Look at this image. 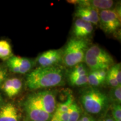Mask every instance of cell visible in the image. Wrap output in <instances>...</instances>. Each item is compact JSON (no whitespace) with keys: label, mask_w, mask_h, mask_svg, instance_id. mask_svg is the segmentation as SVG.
Instances as JSON below:
<instances>
[{"label":"cell","mask_w":121,"mask_h":121,"mask_svg":"<svg viewBox=\"0 0 121 121\" xmlns=\"http://www.w3.org/2000/svg\"><path fill=\"white\" fill-rule=\"evenodd\" d=\"M63 81V72L60 67H38L28 74L26 85L30 90H37L60 85Z\"/></svg>","instance_id":"1"},{"label":"cell","mask_w":121,"mask_h":121,"mask_svg":"<svg viewBox=\"0 0 121 121\" xmlns=\"http://www.w3.org/2000/svg\"><path fill=\"white\" fill-rule=\"evenodd\" d=\"M80 102L87 112L96 114L102 113L107 108L109 98L106 94L99 89L90 87L81 92Z\"/></svg>","instance_id":"2"},{"label":"cell","mask_w":121,"mask_h":121,"mask_svg":"<svg viewBox=\"0 0 121 121\" xmlns=\"http://www.w3.org/2000/svg\"><path fill=\"white\" fill-rule=\"evenodd\" d=\"M89 48L86 39L71 38L69 40L62 51V61L67 67H72L81 63Z\"/></svg>","instance_id":"3"},{"label":"cell","mask_w":121,"mask_h":121,"mask_svg":"<svg viewBox=\"0 0 121 121\" xmlns=\"http://www.w3.org/2000/svg\"><path fill=\"white\" fill-rule=\"evenodd\" d=\"M84 61L90 71L108 70L114 65V60L111 55L98 45H93L88 48Z\"/></svg>","instance_id":"4"},{"label":"cell","mask_w":121,"mask_h":121,"mask_svg":"<svg viewBox=\"0 0 121 121\" xmlns=\"http://www.w3.org/2000/svg\"><path fill=\"white\" fill-rule=\"evenodd\" d=\"M100 28L107 34H114L121 27V11L117 9L101 10L99 12Z\"/></svg>","instance_id":"5"},{"label":"cell","mask_w":121,"mask_h":121,"mask_svg":"<svg viewBox=\"0 0 121 121\" xmlns=\"http://www.w3.org/2000/svg\"><path fill=\"white\" fill-rule=\"evenodd\" d=\"M24 109L30 121H49L52 116L47 112L30 94L25 100Z\"/></svg>","instance_id":"6"},{"label":"cell","mask_w":121,"mask_h":121,"mask_svg":"<svg viewBox=\"0 0 121 121\" xmlns=\"http://www.w3.org/2000/svg\"><path fill=\"white\" fill-rule=\"evenodd\" d=\"M31 95L47 112L53 116L57 106L56 96L53 92L51 90L39 91Z\"/></svg>","instance_id":"7"},{"label":"cell","mask_w":121,"mask_h":121,"mask_svg":"<svg viewBox=\"0 0 121 121\" xmlns=\"http://www.w3.org/2000/svg\"><path fill=\"white\" fill-rule=\"evenodd\" d=\"M34 63L30 59L19 56H13L7 60L9 69L15 73L25 74L32 69Z\"/></svg>","instance_id":"8"},{"label":"cell","mask_w":121,"mask_h":121,"mask_svg":"<svg viewBox=\"0 0 121 121\" xmlns=\"http://www.w3.org/2000/svg\"><path fill=\"white\" fill-rule=\"evenodd\" d=\"M62 61V50L51 49L42 53L36 60L39 67L54 66Z\"/></svg>","instance_id":"9"},{"label":"cell","mask_w":121,"mask_h":121,"mask_svg":"<svg viewBox=\"0 0 121 121\" xmlns=\"http://www.w3.org/2000/svg\"><path fill=\"white\" fill-rule=\"evenodd\" d=\"M94 26L92 24L78 18L75 20L72 29L73 38L78 39H86L93 32Z\"/></svg>","instance_id":"10"},{"label":"cell","mask_w":121,"mask_h":121,"mask_svg":"<svg viewBox=\"0 0 121 121\" xmlns=\"http://www.w3.org/2000/svg\"><path fill=\"white\" fill-rule=\"evenodd\" d=\"M75 15L78 18L92 24L98 25L99 22V11L92 7H78Z\"/></svg>","instance_id":"11"},{"label":"cell","mask_w":121,"mask_h":121,"mask_svg":"<svg viewBox=\"0 0 121 121\" xmlns=\"http://www.w3.org/2000/svg\"><path fill=\"white\" fill-rule=\"evenodd\" d=\"M22 87V80L16 78L5 80L1 85L4 93L10 98L16 96L20 92Z\"/></svg>","instance_id":"12"},{"label":"cell","mask_w":121,"mask_h":121,"mask_svg":"<svg viewBox=\"0 0 121 121\" xmlns=\"http://www.w3.org/2000/svg\"><path fill=\"white\" fill-rule=\"evenodd\" d=\"M73 4H78V7H90L101 11L112 9L114 2L112 0H81L73 1Z\"/></svg>","instance_id":"13"},{"label":"cell","mask_w":121,"mask_h":121,"mask_svg":"<svg viewBox=\"0 0 121 121\" xmlns=\"http://www.w3.org/2000/svg\"><path fill=\"white\" fill-rule=\"evenodd\" d=\"M19 113L14 105L7 103L0 108V121H19Z\"/></svg>","instance_id":"14"},{"label":"cell","mask_w":121,"mask_h":121,"mask_svg":"<svg viewBox=\"0 0 121 121\" xmlns=\"http://www.w3.org/2000/svg\"><path fill=\"white\" fill-rule=\"evenodd\" d=\"M108 70L99 69V70L90 71L88 75L87 84L91 87H98L105 82L106 76Z\"/></svg>","instance_id":"15"},{"label":"cell","mask_w":121,"mask_h":121,"mask_svg":"<svg viewBox=\"0 0 121 121\" xmlns=\"http://www.w3.org/2000/svg\"><path fill=\"white\" fill-rule=\"evenodd\" d=\"M13 56V51L10 44L7 40H0V59L7 60Z\"/></svg>","instance_id":"16"},{"label":"cell","mask_w":121,"mask_h":121,"mask_svg":"<svg viewBox=\"0 0 121 121\" xmlns=\"http://www.w3.org/2000/svg\"><path fill=\"white\" fill-rule=\"evenodd\" d=\"M81 114V109L78 104L73 102L69 109V114L67 121H78Z\"/></svg>","instance_id":"17"},{"label":"cell","mask_w":121,"mask_h":121,"mask_svg":"<svg viewBox=\"0 0 121 121\" xmlns=\"http://www.w3.org/2000/svg\"><path fill=\"white\" fill-rule=\"evenodd\" d=\"M74 102L73 96L71 95H69L68 96L67 99L65 103H60L56 106V109L55 112L58 113H63L66 112L69 109L70 107L71 106Z\"/></svg>","instance_id":"18"},{"label":"cell","mask_w":121,"mask_h":121,"mask_svg":"<svg viewBox=\"0 0 121 121\" xmlns=\"http://www.w3.org/2000/svg\"><path fill=\"white\" fill-rule=\"evenodd\" d=\"M110 99L114 103L120 104L121 102V86L112 87L110 92Z\"/></svg>","instance_id":"19"},{"label":"cell","mask_w":121,"mask_h":121,"mask_svg":"<svg viewBox=\"0 0 121 121\" xmlns=\"http://www.w3.org/2000/svg\"><path fill=\"white\" fill-rule=\"evenodd\" d=\"M105 83H107V85L109 86H110L112 87H117L118 86L120 85L117 82V80H116V77L113 74L112 71L110 69V68L108 69V72H107V76H106L105 79Z\"/></svg>","instance_id":"20"},{"label":"cell","mask_w":121,"mask_h":121,"mask_svg":"<svg viewBox=\"0 0 121 121\" xmlns=\"http://www.w3.org/2000/svg\"><path fill=\"white\" fill-rule=\"evenodd\" d=\"M112 116L114 121H121V107L120 104L114 103L113 104Z\"/></svg>","instance_id":"21"},{"label":"cell","mask_w":121,"mask_h":121,"mask_svg":"<svg viewBox=\"0 0 121 121\" xmlns=\"http://www.w3.org/2000/svg\"><path fill=\"white\" fill-rule=\"evenodd\" d=\"M110 69L112 71L113 74L116 77V80L118 84L121 85V63H117V64L114 65Z\"/></svg>","instance_id":"22"},{"label":"cell","mask_w":121,"mask_h":121,"mask_svg":"<svg viewBox=\"0 0 121 121\" xmlns=\"http://www.w3.org/2000/svg\"><path fill=\"white\" fill-rule=\"evenodd\" d=\"M7 76V71L4 68L0 67V87L1 86L3 82L6 80Z\"/></svg>","instance_id":"23"},{"label":"cell","mask_w":121,"mask_h":121,"mask_svg":"<svg viewBox=\"0 0 121 121\" xmlns=\"http://www.w3.org/2000/svg\"><path fill=\"white\" fill-rule=\"evenodd\" d=\"M78 121H95V120L92 116L85 114L81 116Z\"/></svg>","instance_id":"24"},{"label":"cell","mask_w":121,"mask_h":121,"mask_svg":"<svg viewBox=\"0 0 121 121\" xmlns=\"http://www.w3.org/2000/svg\"><path fill=\"white\" fill-rule=\"evenodd\" d=\"M51 121H61L58 114L56 112L54 113L52 118H51Z\"/></svg>","instance_id":"25"},{"label":"cell","mask_w":121,"mask_h":121,"mask_svg":"<svg viewBox=\"0 0 121 121\" xmlns=\"http://www.w3.org/2000/svg\"><path fill=\"white\" fill-rule=\"evenodd\" d=\"M104 121H114V119L112 117H107L105 119H104Z\"/></svg>","instance_id":"26"},{"label":"cell","mask_w":121,"mask_h":121,"mask_svg":"<svg viewBox=\"0 0 121 121\" xmlns=\"http://www.w3.org/2000/svg\"><path fill=\"white\" fill-rule=\"evenodd\" d=\"M2 98L1 96V95H0V108H1V104H2Z\"/></svg>","instance_id":"27"},{"label":"cell","mask_w":121,"mask_h":121,"mask_svg":"<svg viewBox=\"0 0 121 121\" xmlns=\"http://www.w3.org/2000/svg\"><path fill=\"white\" fill-rule=\"evenodd\" d=\"M104 121V120H102V121Z\"/></svg>","instance_id":"28"}]
</instances>
